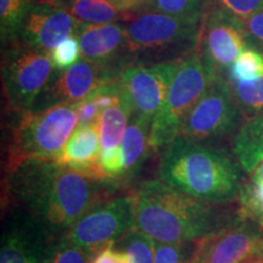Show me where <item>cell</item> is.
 <instances>
[{
  "mask_svg": "<svg viewBox=\"0 0 263 263\" xmlns=\"http://www.w3.org/2000/svg\"><path fill=\"white\" fill-rule=\"evenodd\" d=\"M215 78L200 51L180 59L163 106L151 122V149L168 146L180 136L184 120L209 90Z\"/></svg>",
  "mask_w": 263,
  "mask_h": 263,
  "instance_id": "5b68a950",
  "label": "cell"
},
{
  "mask_svg": "<svg viewBox=\"0 0 263 263\" xmlns=\"http://www.w3.org/2000/svg\"><path fill=\"white\" fill-rule=\"evenodd\" d=\"M151 122L133 118V123L127 127L122 140V154L126 176L138 168L143 162L150 146Z\"/></svg>",
  "mask_w": 263,
  "mask_h": 263,
  "instance_id": "d6986e66",
  "label": "cell"
},
{
  "mask_svg": "<svg viewBox=\"0 0 263 263\" xmlns=\"http://www.w3.org/2000/svg\"><path fill=\"white\" fill-rule=\"evenodd\" d=\"M29 0H0V26L3 39L18 32Z\"/></svg>",
  "mask_w": 263,
  "mask_h": 263,
  "instance_id": "4316f807",
  "label": "cell"
},
{
  "mask_svg": "<svg viewBox=\"0 0 263 263\" xmlns=\"http://www.w3.org/2000/svg\"><path fill=\"white\" fill-rule=\"evenodd\" d=\"M14 195L43 228L70 230L106 197L101 180L58 162H27L15 172Z\"/></svg>",
  "mask_w": 263,
  "mask_h": 263,
  "instance_id": "6da1fadb",
  "label": "cell"
},
{
  "mask_svg": "<svg viewBox=\"0 0 263 263\" xmlns=\"http://www.w3.org/2000/svg\"><path fill=\"white\" fill-rule=\"evenodd\" d=\"M179 60L132 65L121 72L118 82L129 100L134 118L153 122L163 106Z\"/></svg>",
  "mask_w": 263,
  "mask_h": 263,
  "instance_id": "30bf717a",
  "label": "cell"
},
{
  "mask_svg": "<svg viewBox=\"0 0 263 263\" xmlns=\"http://www.w3.org/2000/svg\"><path fill=\"white\" fill-rule=\"evenodd\" d=\"M52 62L49 52L21 48L6 58L3 67V85L10 108L25 114L50 80Z\"/></svg>",
  "mask_w": 263,
  "mask_h": 263,
  "instance_id": "ba28073f",
  "label": "cell"
},
{
  "mask_svg": "<svg viewBox=\"0 0 263 263\" xmlns=\"http://www.w3.org/2000/svg\"><path fill=\"white\" fill-rule=\"evenodd\" d=\"M112 77L103 71V66L88 60L76 62L54 82L50 99L54 105L74 104L90 95L97 88Z\"/></svg>",
  "mask_w": 263,
  "mask_h": 263,
  "instance_id": "9a60e30c",
  "label": "cell"
},
{
  "mask_svg": "<svg viewBox=\"0 0 263 263\" xmlns=\"http://www.w3.org/2000/svg\"><path fill=\"white\" fill-rule=\"evenodd\" d=\"M234 153L240 166L251 173L263 161V115L249 117L235 138Z\"/></svg>",
  "mask_w": 263,
  "mask_h": 263,
  "instance_id": "e0dca14e",
  "label": "cell"
},
{
  "mask_svg": "<svg viewBox=\"0 0 263 263\" xmlns=\"http://www.w3.org/2000/svg\"><path fill=\"white\" fill-rule=\"evenodd\" d=\"M242 263H263V254L262 255H256L254 257L246 259Z\"/></svg>",
  "mask_w": 263,
  "mask_h": 263,
  "instance_id": "8d00e7d4",
  "label": "cell"
},
{
  "mask_svg": "<svg viewBox=\"0 0 263 263\" xmlns=\"http://www.w3.org/2000/svg\"><path fill=\"white\" fill-rule=\"evenodd\" d=\"M114 2L121 10L128 11V10L140 8L143 4H146L147 0H114Z\"/></svg>",
  "mask_w": 263,
  "mask_h": 263,
  "instance_id": "d590c367",
  "label": "cell"
},
{
  "mask_svg": "<svg viewBox=\"0 0 263 263\" xmlns=\"http://www.w3.org/2000/svg\"><path fill=\"white\" fill-rule=\"evenodd\" d=\"M134 199V228L157 242L184 244L218 230L209 206L162 180L141 184Z\"/></svg>",
  "mask_w": 263,
  "mask_h": 263,
  "instance_id": "7a4b0ae2",
  "label": "cell"
},
{
  "mask_svg": "<svg viewBox=\"0 0 263 263\" xmlns=\"http://www.w3.org/2000/svg\"><path fill=\"white\" fill-rule=\"evenodd\" d=\"M226 11L245 21L256 11L263 8V0H219Z\"/></svg>",
  "mask_w": 263,
  "mask_h": 263,
  "instance_id": "4dcf8cb0",
  "label": "cell"
},
{
  "mask_svg": "<svg viewBox=\"0 0 263 263\" xmlns=\"http://www.w3.org/2000/svg\"><path fill=\"white\" fill-rule=\"evenodd\" d=\"M154 263H184L182 244H164L155 241Z\"/></svg>",
  "mask_w": 263,
  "mask_h": 263,
  "instance_id": "1f68e13d",
  "label": "cell"
},
{
  "mask_svg": "<svg viewBox=\"0 0 263 263\" xmlns=\"http://www.w3.org/2000/svg\"><path fill=\"white\" fill-rule=\"evenodd\" d=\"M162 182L202 202H223L240 192V174L224 153L178 137L164 151Z\"/></svg>",
  "mask_w": 263,
  "mask_h": 263,
  "instance_id": "3957f363",
  "label": "cell"
},
{
  "mask_svg": "<svg viewBox=\"0 0 263 263\" xmlns=\"http://www.w3.org/2000/svg\"><path fill=\"white\" fill-rule=\"evenodd\" d=\"M84 250L65 238L52 250L48 263H87Z\"/></svg>",
  "mask_w": 263,
  "mask_h": 263,
  "instance_id": "f546056e",
  "label": "cell"
},
{
  "mask_svg": "<svg viewBox=\"0 0 263 263\" xmlns=\"http://www.w3.org/2000/svg\"><path fill=\"white\" fill-rule=\"evenodd\" d=\"M90 263H132V261L127 252L118 251L111 245L101 250Z\"/></svg>",
  "mask_w": 263,
  "mask_h": 263,
  "instance_id": "e575fe53",
  "label": "cell"
},
{
  "mask_svg": "<svg viewBox=\"0 0 263 263\" xmlns=\"http://www.w3.org/2000/svg\"><path fill=\"white\" fill-rule=\"evenodd\" d=\"M78 22L67 9L51 2L29 5L18 32L27 47L50 51L78 31Z\"/></svg>",
  "mask_w": 263,
  "mask_h": 263,
  "instance_id": "4fadbf2b",
  "label": "cell"
},
{
  "mask_svg": "<svg viewBox=\"0 0 263 263\" xmlns=\"http://www.w3.org/2000/svg\"><path fill=\"white\" fill-rule=\"evenodd\" d=\"M201 52L209 70L219 73L236 60L245 49L246 33L241 20L227 11H216L207 17L199 35Z\"/></svg>",
  "mask_w": 263,
  "mask_h": 263,
  "instance_id": "7c38bea8",
  "label": "cell"
},
{
  "mask_svg": "<svg viewBox=\"0 0 263 263\" xmlns=\"http://www.w3.org/2000/svg\"><path fill=\"white\" fill-rule=\"evenodd\" d=\"M242 24L246 37L251 38L252 42L257 43L259 47L263 48V8L242 21Z\"/></svg>",
  "mask_w": 263,
  "mask_h": 263,
  "instance_id": "836d02e7",
  "label": "cell"
},
{
  "mask_svg": "<svg viewBox=\"0 0 263 263\" xmlns=\"http://www.w3.org/2000/svg\"><path fill=\"white\" fill-rule=\"evenodd\" d=\"M232 89L239 107L246 114L263 115V76L250 81H232Z\"/></svg>",
  "mask_w": 263,
  "mask_h": 263,
  "instance_id": "7402d4cb",
  "label": "cell"
},
{
  "mask_svg": "<svg viewBox=\"0 0 263 263\" xmlns=\"http://www.w3.org/2000/svg\"><path fill=\"white\" fill-rule=\"evenodd\" d=\"M136 199L134 195L118 196L99 203L87 212L72 228L66 238L85 252H100L114 245L134 228Z\"/></svg>",
  "mask_w": 263,
  "mask_h": 263,
  "instance_id": "52a82bcc",
  "label": "cell"
},
{
  "mask_svg": "<svg viewBox=\"0 0 263 263\" xmlns=\"http://www.w3.org/2000/svg\"><path fill=\"white\" fill-rule=\"evenodd\" d=\"M154 11L200 21L206 0H147Z\"/></svg>",
  "mask_w": 263,
  "mask_h": 263,
  "instance_id": "484cf974",
  "label": "cell"
},
{
  "mask_svg": "<svg viewBox=\"0 0 263 263\" xmlns=\"http://www.w3.org/2000/svg\"><path fill=\"white\" fill-rule=\"evenodd\" d=\"M77 123V103L22 114L9 145L8 173L27 162H55Z\"/></svg>",
  "mask_w": 263,
  "mask_h": 263,
  "instance_id": "277c9868",
  "label": "cell"
},
{
  "mask_svg": "<svg viewBox=\"0 0 263 263\" xmlns=\"http://www.w3.org/2000/svg\"><path fill=\"white\" fill-rule=\"evenodd\" d=\"M100 137L97 126L78 127L67 140L61 155L55 161L89 178L108 182L99 163Z\"/></svg>",
  "mask_w": 263,
  "mask_h": 263,
  "instance_id": "5bb4252c",
  "label": "cell"
},
{
  "mask_svg": "<svg viewBox=\"0 0 263 263\" xmlns=\"http://www.w3.org/2000/svg\"><path fill=\"white\" fill-rule=\"evenodd\" d=\"M77 114H78V126H97L99 117H100V110L97 107L90 99L85 98L77 103Z\"/></svg>",
  "mask_w": 263,
  "mask_h": 263,
  "instance_id": "d6a6232c",
  "label": "cell"
},
{
  "mask_svg": "<svg viewBox=\"0 0 263 263\" xmlns=\"http://www.w3.org/2000/svg\"><path fill=\"white\" fill-rule=\"evenodd\" d=\"M130 115H133V110L124 93L120 103L103 111L98 121L101 150L118 146L120 140L126 133L128 118Z\"/></svg>",
  "mask_w": 263,
  "mask_h": 263,
  "instance_id": "ac0fdd59",
  "label": "cell"
},
{
  "mask_svg": "<svg viewBox=\"0 0 263 263\" xmlns=\"http://www.w3.org/2000/svg\"><path fill=\"white\" fill-rule=\"evenodd\" d=\"M244 212L263 228V161L252 172L250 183L240 189Z\"/></svg>",
  "mask_w": 263,
  "mask_h": 263,
  "instance_id": "603a6c76",
  "label": "cell"
},
{
  "mask_svg": "<svg viewBox=\"0 0 263 263\" xmlns=\"http://www.w3.org/2000/svg\"><path fill=\"white\" fill-rule=\"evenodd\" d=\"M126 48L130 54L161 60L184 55L199 43V21L160 11H146L126 27Z\"/></svg>",
  "mask_w": 263,
  "mask_h": 263,
  "instance_id": "8992f818",
  "label": "cell"
},
{
  "mask_svg": "<svg viewBox=\"0 0 263 263\" xmlns=\"http://www.w3.org/2000/svg\"><path fill=\"white\" fill-rule=\"evenodd\" d=\"M263 254V233L245 222L200 239L188 263H242Z\"/></svg>",
  "mask_w": 263,
  "mask_h": 263,
  "instance_id": "8fae6325",
  "label": "cell"
},
{
  "mask_svg": "<svg viewBox=\"0 0 263 263\" xmlns=\"http://www.w3.org/2000/svg\"><path fill=\"white\" fill-rule=\"evenodd\" d=\"M229 87L222 76L216 77L185 117L179 137L200 143L232 130L239 122L240 107Z\"/></svg>",
  "mask_w": 263,
  "mask_h": 263,
  "instance_id": "9c48e42d",
  "label": "cell"
},
{
  "mask_svg": "<svg viewBox=\"0 0 263 263\" xmlns=\"http://www.w3.org/2000/svg\"><path fill=\"white\" fill-rule=\"evenodd\" d=\"M0 263H41L38 245L18 230L6 233L2 239Z\"/></svg>",
  "mask_w": 263,
  "mask_h": 263,
  "instance_id": "44dd1931",
  "label": "cell"
},
{
  "mask_svg": "<svg viewBox=\"0 0 263 263\" xmlns=\"http://www.w3.org/2000/svg\"><path fill=\"white\" fill-rule=\"evenodd\" d=\"M68 11L77 21L85 24H112L130 16L121 10L114 0H71Z\"/></svg>",
  "mask_w": 263,
  "mask_h": 263,
  "instance_id": "ffe728a7",
  "label": "cell"
},
{
  "mask_svg": "<svg viewBox=\"0 0 263 263\" xmlns=\"http://www.w3.org/2000/svg\"><path fill=\"white\" fill-rule=\"evenodd\" d=\"M80 42L74 37H68L49 51L52 66L58 70H67L76 64L80 57Z\"/></svg>",
  "mask_w": 263,
  "mask_h": 263,
  "instance_id": "83f0119b",
  "label": "cell"
},
{
  "mask_svg": "<svg viewBox=\"0 0 263 263\" xmlns=\"http://www.w3.org/2000/svg\"><path fill=\"white\" fill-rule=\"evenodd\" d=\"M232 81H250L263 76V54L255 49H244L229 68Z\"/></svg>",
  "mask_w": 263,
  "mask_h": 263,
  "instance_id": "d4e9b609",
  "label": "cell"
},
{
  "mask_svg": "<svg viewBox=\"0 0 263 263\" xmlns=\"http://www.w3.org/2000/svg\"><path fill=\"white\" fill-rule=\"evenodd\" d=\"M99 163L101 170L107 177L108 180L114 178H122L126 176L124 171V159L122 149L121 147H112V149H105L100 151Z\"/></svg>",
  "mask_w": 263,
  "mask_h": 263,
  "instance_id": "f1b7e54d",
  "label": "cell"
},
{
  "mask_svg": "<svg viewBox=\"0 0 263 263\" xmlns=\"http://www.w3.org/2000/svg\"><path fill=\"white\" fill-rule=\"evenodd\" d=\"M78 42L85 60L104 66L126 48V29L117 24L85 25Z\"/></svg>",
  "mask_w": 263,
  "mask_h": 263,
  "instance_id": "2e32d148",
  "label": "cell"
},
{
  "mask_svg": "<svg viewBox=\"0 0 263 263\" xmlns=\"http://www.w3.org/2000/svg\"><path fill=\"white\" fill-rule=\"evenodd\" d=\"M121 242L129 255L132 263H154L155 261V240L136 228L127 232Z\"/></svg>",
  "mask_w": 263,
  "mask_h": 263,
  "instance_id": "cb8c5ba5",
  "label": "cell"
}]
</instances>
